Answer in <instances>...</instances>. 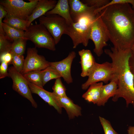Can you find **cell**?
<instances>
[{"label": "cell", "mask_w": 134, "mask_h": 134, "mask_svg": "<svg viewBox=\"0 0 134 134\" xmlns=\"http://www.w3.org/2000/svg\"><path fill=\"white\" fill-rule=\"evenodd\" d=\"M39 23L44 26L51 34L56 44L60 41L62 35L65 34L67 26L66 20L55 14H45L39 18Z\"/></svg>", "instance_id": "8"}, {"label": "cell", "mask_w": 134, "mask_h": 134, "mask_svg": "<svg viewBox=\"0 0 134 134\" xmlns=\"http://www.w3.org/2000/svg\"><path fill=\"white\" fill-rule=\"evenodd\" d=\"M3 23L17 29L26 31L28 28V21L7 14L3 20Z\"/></svg>", "instance_id": "21"}, {"label": "cell", "mask_w": 134, "mask_h": 134, "mask_svg": "<svg viewBox=\"0 0 134 134\" xmlns=\"http://www.w3.org/2000/svg\"><path fill=\"white\" fill-rule=\"evenodd\" d=\"M81 0L88 6L94 7L96 9L100 8L104 6L110 1L109 0Z\"/></svg>", "instance_id": "29"}, {"label": "cell", "mask_w": 134, "mask_h": 134, "mask_svg": "<svg viewBox=\"0 0 134 134\" xmlns=\"http://www.w3.org/2000/svg\"><path fill=\"white\" fill-rule=\"evenodd\" d=\"M9 77L13 81L12 88L20 95L28 99L34 107L36 108L37 105L34 99L26 79L23 75L17 71L13 66L8 69Z\"/></svg>", "instance_id": "9"}, {"label": "cell", "mask_w": 134, "mask_h": 134, "mask_svg": "<svg viewBox=\"0 0 134 134\" xmlns=\"http://www.w3.org/2000/svg\"><path fill=\"white\" fill-rule=\"evenodd\" d=\"M128 3L130 4L132 7L134 9V0H112L110 1L106 5L100 8L96 9L94 13L97 14L99 13L101 10L113 4H118Z\"/></svg>", "instance_id": "30"}, {"label": "cell", "mask_w": 134, "mask_h": 134, "mask_svg": "<svg viewBox=\"0 0 134 134\" xmlns=\"http://www.w3.org/2000/svg\"><path fill=\"white\" fill-rule=\"evenodd\" d=\"M56 0H38L31 15L27 19L28 28L36 19L45 15L55 6L57 2Z\"/></svg>", "instance_id": "13"}, {"label": "cell", "mask_w": 134, "mask_h": 134, "mask_svg": "<svg viewBox=\"0 0 134 134\" xmlns=\"http://www.w3.org/2000/svg\"><path fill=\"white\" fill-rule=\"evenodd\" d=\"M96 15L91 13L84 14L75 22L68 24L65 34L71 38L73 48H75L80 44L85 47L87 46L90 39L92 25Z\"/></svg>", "instance_id": "3"}, {"label": "cell", "mask_w": 134, "mask_h": 134, "mask_svg": "<svg viewBox=\"0 0 134 134\" xmlns=\"http://www.w3.org/2000/svg\"><path fill=\"white\" fill-rule=\"evenodd\" d=\"M90 39L93 42L95 48L93 51L98 57L103 53V48L107 45L109 40L107 29L99 13L97 14L92 24Z\"/></svg>", "instance_id": "5"}, {"label": "cell", "mask_w": 134, "mask_h": 134, "mask_svg": "<svg viewBox=\"0 0 134 134\" xmlns=\"http://www.w3.org/2000/svg\"><path fill=\"white\" fill-rule=\"evenodd\" d=\"M103 85L102 82L91 84L87 91L83 95L82 97L87 101L97 105L100 99Z\"/></svg>", "instance_id": "19"}, {"label": "cell", "mask_w": 134, "mask_h": 134, "mask_svg": "<svg viewBox=\"0 0 134 134\" xmlns=\"http://www.w3.org/2000/svg\"><path fill=\"white\" fill-rule=\"evenodd\" d=\"M53 93L57 97H62L67 96L66 94V89L63 84L61 78L56 79L52 87Z\"/></svg>", "instance_id": "25"}, {"label": "cell", "mask_w": 134, "mask_h": 134, "mask_svg": "<svg viewBox=\"0 0 134 134\" xmlns=\"http://www.w3.org/2000/svg\"><path fill=\"white\" fill-rule=\"evenodd\" d=\"M50 66L49 62L43 56L39 55L36 47L27 49L23 70L21 73L23 75L31 71L42 70Z\"/></svg>", "instance_id": "10"}, {"label": "cell", "mask_w": 134, "mask_h": 134, "mask_svg": "<svg viewBox=\"0 0 134 134\" xmlns=\"http://www.w3.org/2000/svg\"><path fill=\"white\" fill-rule=\"evenodd\" d=\"M113 47L131 49L134 44V9L128 3L113 4L99 13Z\"/></svg>", "instance_id": "1"}, {"label": "cell", "mask_w": 134, "mask_h": 134, "mask_svg": "<svg viewBox=\"0 0 134 134\" xmlns=\"http://www.w3.org/2000/svg\"><path fill=\"white\" fill-rule=\"evenodd\" d=\"M27 80L32 93L38 95L49 105L53 106L58 113H62V108L56 100L53 92L47 91L43 88L37 86Z\"/></svg>", "instance_id": "12"}, {"label": "cell", "mask_w": 134, "mask_h": 134, "mask_svg": "<svg viewBox=\"0 0 134 134\" xmlns=\"http://www.w3.org/2000/svg\"><path fill=\"white\" fill-rule=\"evenodd\" d=\"M114 76V70L111 63L106 62L100 64L96 62L88 76V79L82 85V89L86 90L91 84L99 82L107 84L113 79Z\"/></svg>", "instance_id": "7"}, {"label": "cell", "mask_w": 134, "mask_h": 134, "mask_svg": "<svg viewBox=\"0 0 134 134\" xmlns=\"http://www.w3.org/2000/svg\"><path fill=\"white\" fill-rule=\"evenodd\" d=\"M99 118L104 134H119L114 130L109 121L100 116Z\"/></svg>", "instance_id": "28"}, {"label": "cell", "mask_w": 134, "mask_h": 134, "mask_svg": "<svg viewBox=\"0 0 134 134\" xmlns=\"http://www.w3.org/2000/svg\"><path fill=\"white\" fill-rule=\"evenodd\" d=\"M8 64L6 62H1L0 66V78H4L9 77L8 68Z\"/></svg>", "instance_id": "32"}, {"label": "cell", "mask_w": 134, "mask_h": 134, "mask_svg": "<svg viewBox=\"0 0 134 134\" xmlns=\"http://www.w3.org/2000/svg\"><path fill=\"white\" fill-rule=\"evenodd\" d=\"M25 37L31 41L36 47L43 48L54 51L56 45L53 37L43 25L31 24L25 31Z\"/></svg>", "instance_id": "4"}, {"label": "cell", "mask_w": 134, "mask_h": 134, "mask_svg": "<svg viewBox=\"0 0 134 134\" xmlns=\"http://www.w3.org/2000/svg\"><path fill=\"white\" fill-rule=\"evenodd\" d=\"M118 87L117 82L114 78L107 84L102 86L100 99L97 105L104 106L111 97L115 95Z\"/></svg>", "instance_id": "18"}, {"label": "cell", "mask_w": 134, "mask_h": 134, "mask_svg": "<svg viewBox=\"0 0 134 134\" xmlns=\"http://www.w3.org/2000/svg\"><path fill=\"white\" fill-rule=\"evenodd\" d=\"M128 134H134V127L130 126L127 130Z\"/></svg>", "instance_id": "35"}, {"label": "cell", "mask_w": 134, "mask_h": 134, "mask_svg": "<svg viewBox=\"0 0 134 134\" xmlns=\"http://www.w3.org/2000/svg\"><path fill=\"white\" fill-rule=\"evenodd\" d=\"M78 53L81 67V76L83 77L88 76L96 63L95 58L89 50L82 49L79 51Z\"/></svg>", "instance_id": "14"}, {"label": "cell", "mask_w": 134, "mask_h": 134, "mask_svg": "<svg viewBox=\"0 0 134 134\" xmlns=\"http://www.w3.org/2000/svg\"><path fill=\"white\" fill-rule=\"evenodd\" d=\"M12 42L4 34L0 33V54L10 52Z\"/></svg>", "instance_id": "26"}, {"label": "cell", "mask_w": 134, "mask_h": 134, "mask_svg": "<svg viewBox=\"0 0 134 134\" xmlns=\"http://www.w3.org/2000/svg\"><path fill=\"white\" fill-rule=\"evenodd\" d=\"M2 27L5 36L12 42L19 38L27 39L25 36V31L22 30L12 27L3 22Z\"/></svg>", "instance_id": "20"}, {"label": "cell", "mask_w": 134, "mask_h": 134, "mask_svg": "<svg viewBox=\"0 0 134 134\" xmlns=\"http://www.w3.org/2000/svg\"><path fill=\"white\" fill-rule=\"evenodd\" d=\"M11 53L12 55V64L15 69L21 73L23 69L25 62L24 56Z\"/></svg>", "instance_id": "27"}, {"label": "cell", "mask_w": 134, "mask_h": 134, "mask_svg": "<svg viewBox=\"0 0 134 134\" xmlns=\"http://www.w3.org/2000/svg\"><path fill=\"white\" fill-rule=\"evenodd\" d=\"M41 70H34L30 71L24 74V77L33 84L43 88Z\"/></svg>", "instance_id": "22"}, {"label": "cell", "mask_w": 134, "mask_h": 134, "mask_svg": "<svg viewBox=\"0 0 134 134\" xmlns=\"http://www.w3.org/2000/svg\"><path fill=\"white\" fill-rule=\"evenodd\" d=\"M104 52L111 60L114 78L117 82V89L112 100L116 102L122 98L127 105H134V77L129 64V59L132 55L131 49H117L113 47L110 50L104 49Z\"/></svg>", "instance_id": "2"}, {"label": "cell", "mask_w": 134, "mask_h": 134, "mask_svg": "<svg viewBox=\"0 0 134 134\" xmlns=\"http://www.w3.org/2000/svg\"><path fill=\"white\" fill-rule=\"evenodd\" d=\"M12 55L10 52H6L0 54V63L4 62L9 65L12 64Z\"/></svg>", "instance_id": "31"}, {"label": "cell", "mask_w": 134, "mask_h": 134, "mask_svg": "<svg viewBox=\"0 0 134 134\" xmlns=\"http://www.w3.org/2000/svg\"><path fill=\"white\" fill-rule=\"evenodd\" d=\"M55 14L64 18L67 24L73 22L70 14V8L68 0H59L54 8L45 14Z\"/></svg>", "instance_id": "17"}, {"label": "cell", "mask_w": 134, "mask_h": 134, "mask_svg": "<svg viewBox=\"0 0 134 134\" xmlns=\"http://www.w3.org/2000/svg\"><path fill=\"white\" fill-rule=\"evenodd\" d=\"M8 13L4 7L2 5H0V33L4 34L2 24V20L5 18L7 14Z\"/></svg>", "instance_id": "33"}, {"label": "cell", "mask_w": 134, "mask_h": 134, "mask_svg": "<svg viewBox=\"0 0 134 134\" xmlns=\"http://www.w3.org/2000/svg\"><path fill=\"white\" fill-rule=\"evenodd\" d=\"M129 64L130 70L133 76L134 83V55H132L129 60Z\"/></svg>", "instance_id": "34"}, {"label": "cell", "mask_w": 134, "mask_h": 134, "mask_svg": "<svg viewBox=\"0 0 134 134\" xmlns=\"http://www.w3.org/2000/svg\"><path fill=\"white\" fill-rule=\"evenodd\" d=\"M26 2L23 0H1L0 4L7 11L8 14L26 20L35 7L38 0H29Z\"/></svg>", "instance_id": "6"}, {"label": "cell", "mask_w": 134, "mask_h": 134, "mask_svg": "<svg viewBox=\"0 0 134 134\" xmlns=\"http://www.w3.org/2000/svg\"><path fill=\"white\" fill-rule=\"evenodd\" d=\"M76 55L75 52L72 51L69 53L67 57L61 61L49 62L50 66L55 69L68 84L73 82L71 73V67Z\"/></svg>", "instance_id": "11"}, {"label": "cell", "mask_w": 134, "mask_h": 134, "mask_svg": "<svg viewBox=\"0 0 134 134\" xmlns=\"http://www.w3.org/2000/svg\"><path fill=\"white\" fill-rule=\"evenodd\" d=\"M131 49L132 53L134 55V44L132 46Z\"/></svg>", "instance_id": "36"}, {"label": "cell", "mask_w": 134, "mask_h": 134, "mask_svg": "<svg viewBox=\"0 0 134 134\" xmlns=\"http://www.w3.org/2000/svg\"><path fill=\"white\" fill-rule=\"evenodd\" d=\"M25 38H19L14 40L12 44L10 52L18 55H23L26 50V42Z\"/></svg>", "instance_id": "24"}, {"label": "cell", "mask_w": 134, "mask_h": 134, "mask_svg": "<svg viewBox=\"0 0 134 134\" xmlns=\"http://www.w3.org/2000/svg\"><path fill=\"white\" fill-rule=\"evenodd\" d=\"M68 2L70 14L73 22H75L78 19L84 14L88 13L94 14V11L96 9L94 7L88 6L79 0H69Z\"/></svg>", "instance_id": "15"}, {"label": "cell", "mask_w": 134, "mask_h": 134, "mask_svg": "<svg viewBox=\"0 0 134 134\" xmlns=\"http://www.w3.org/2000/svg\"><path fill=\"white\" fill-rule=\"evenodd\" d=\"M41 73L43 86L52 79H56L61 77L58 72L50 66L45 69L41 70Z\"/></svg>", "instance_id": "23"}, {"label": "cell", "mask_w": 134, "mask_h": 134, "mask_svg": "<svg viewBox=\"0 0 134 134\" xmlns=\"http://www.w3.org/2000/svg\"><path fill=\"white\" fill-rule=\"evenodd\" d=\"M54 95L60 106L66 110L69 119H73L75 117L81 115V107L74 104L70 98L67 96L59 97Z\"/></svg>", "instance_id": "16"}]
</instances>
